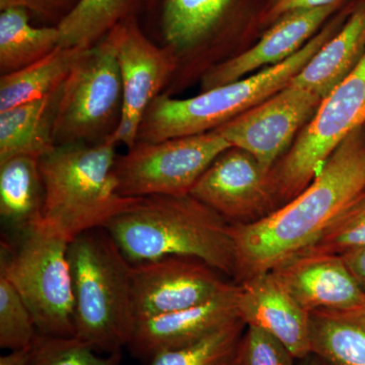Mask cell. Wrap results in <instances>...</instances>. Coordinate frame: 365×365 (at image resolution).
I'll return each mask as SVG.
<instances>
[{
  "label": "cell",
  "instance_id": "6da1fadb",
  "mask_svg": "<svg viewBox=\"0 0 365 365\" xmlns=\"http://www.w3.org/2000/svg\"><path fill=\"white\" fill-rule=\"evenodd\" d=\"M364 192V126L346 137L299 195L258 222L230 223L237 256L235 282L268 272L306 251Z\"/></svg>",
  "mask_w": 365,
  "mask_h": 365
},
{
  "label": "cell",
  "instance_id": "7a4b0ae2",
  "mask_svg": "<svg viewBox=\"0 0 365 365\" xmlns=\"http://www.w3.org/2000/svg\"><path fill=\"white\" fill-rule=\"evenodd\" d=\"M104 228L129 263L189 257L235 280L230 222L191 194L139 197Z\"/></svg>",
  "mask_w": 365,
  "mask_h": 365
},
{
  "label": "cell",
  "instance_id": "3957f363",
  "mask_svg": "<svg viewBox=\"0 0 365 365\" xmlns=\"http://www.w3.org/2000/svg\"><path fill=\"white\" fill-rule=\"evenodd\" d=\"M351 9V4L343 6L299 52L279 64L201 91L195 97L177 98L160 93L144 113L136 143H158L213 131L267 100L292 83L322 46L340 30Z\"/></svg>",
  "mask_w": 365,
  "mask_h": 365
},
{
  "label": "cell",
  "instance_id": "277c9868",
  "mask_svg": "<svg viewBox=\"0 0 365 365\" xmlns=\"http://www.w3.org/2000/svg\"><path fill=\"white\" fill-rule=\"evenodd\" d=\"M116 144L67 143L39 158L45 187L42 225L69 244L108 222L138 198L118 189Z\"/></svg>",
  "mask_w": 365,
  "mask_h": 365
},
{
  "label": "cell",
  "instance_id": "5b68a950",
  "mask_svg": "<svg viewBox=\"0 0 365 365\" xmlns=\"http://www.w3.org/2000/svg\"><path fill=\"white\" fill-rule=\"evenodd\" d=\"M76 337L102 354L122 352L134 319L131 263L105 228L78 235L68 246Z\"/></svg>",
  "mask_w": 365,
  "mask_h": 365
},
{
  "label": "cell",
  "instance_id": "8992f818",
  "mask_svg": "<svg viewBox=\"0 0 365 365\" xmlns=\"http://www.w3.org/2000/svg\"><path fill=\"white\" fill-rule=\"evenodd\" d=\"M16 241L1 242L0 274L18 290L38 333L76 335L69 242L42 225L19 235Z\"/></svg>",
  "mask_w": 365,
  "mask_h": 365
},
{
  "label": "cell",
  "instance_id": "52a82bcc",
  "mask_svg": "<svg viewBox=\"0 0 365 365\" xmlns=\"http://www.w3.org/2000/svg\"><path fill=\"white\" fill-rule=\"evenodd\" d=\"M365 125V54L319 104L311 121L269 175L279 208L313 182L336 148Z\"/></svg>",
  "mask_w": 365,
  "mask_h": 365
},
{
  "label": "cell",
  "instance_id": "ba28073f",
  "mask_svg": "<svg viewBox=\"0 0 365 365\" xmlns=\"http://www.w3.org/2000/svg\"><path fill=\"white\" fill-rule=\"evenodd\" d=\"M123 85L109 38L81 54L60 91L55 145L109 141L121 122Z\"/></svg>",
  "mask_w": 365,
  "mask_h": 365
},
{
  "label": "cell",
  "instance_id": "9c48e42d",
  "mask_svg": "<svg viewBox=\"0 0 365 365\" xmlns=\"http://www.w3.org/2000/svg\"><path fill=\"white\" fill-rule=\"evenodd\" d=\"M230 148L216 130L136 143L116 158L118 189L122 196L132 198L188 195L209 165Z\"/></svg>",
  "mask_w": 365,
  "mask_h": 365
},
{
  "label": "cell",
  "instance_id": "30bf717a",
  "mask_svg": "<svg viewBox=\"0 0 365 365\" xmlns=\"http://www.w3.org/2000/svg\"><path fill=\"white\" fill-rule=\"evenodd\" d=\"M107 37L114 46L123 85L121 122L109 141L128 150L136 143L148 106L174 78L177 62L170 50L146 35L138 16L120 23Z\"/></svg>",
  "mask_w": 365,
  "mask_h": 365
},
{
  "label": "cell",
  "instance_id": "8fae6325",
  "mask_svg": "<svg viewBox=\"0 0 365 365\" xmlns=\"http://www.w3.org/2000/svg\"><path fill=\"white\" fill-rule=\"evenodd\" d=\"M246 1L141 0L138 20L151 40L174 55L176 76L185 60L210 49L232 31Z\"/></svg>",
  "mask_w": 365,
  "mask_h": 365
},
{
  "label": "cell",
  "instance_id": "7c38bea8",
  "mask_svg": "<svg viewBox=\"0 0 365 365\" xmlns=\"http://www.w3.org/2000/svg\"><path fill=\"white\" fill-rule=\"evenodd\" d=\"M130 278L135 322L205 304L237 284L205 262L189 257L131 264Z\"/></svg>",
  "mask_w": 365,
  "mask_h": 365
},
{
  "label": "cell",
  "instance_id": "4fadbf2b",
  "mask_svg": "<svg viewBox=\"0 0 365 365\" xmlns=\"http://www.w3.org/2000/svg\"><path fill=\"white\" fill-rule=\"evenodd\" d=\"M322 98L290 83L267 100L215 129L230 143L256 158L270 174L294 143L297 131L313 118Z\"/></svg>",
  "mask_w": 365,
  "mask_h": 365
},
{
  "label": "cell",
  "instance_id": "5bb4252c",
  "mask_svg": "<svg viewBox=\"0 0 365 365\" xmlns=\"http://www.w3.org/2000/svg\"><path fill=\"white\" fill-rule=\"evenodd\" d=\"M268 173L253 155L237 148L223 151L191 190L230 223H252L277 209Z\"/></svg>",
  "mask_w": 365,
  "mask_h": 365
},
{
  "label": "cell",
  "instance_id": "9a60e30c",
  "mask_svg": "<svg viewBox=\"0 0 365 365\" xmlns=\"http://www.w3.org/2000/svg\"><path fill=\"white\" fill-rule=\"evenodd\" d=\"M349 0L282 16L260 39L237 56L223 60L201 76V91L246 78L262 67L279 64L299 52Z\"/></svg>",
  "mask_w": 365,
  "mask_h": 365
},
{
  "label": "cell",
  "instance_id": "2e32d148",
  "mask_svg": "<svg viewBox=\"0 0 365 365\" xmlns=\"http://www.w3.org/2000/svg\"><path fill=\"white\" fill-rule=\"evenodd\" d=\"M276 280L306 311H355L365 290L341 255H295L270 271Z\"/></svg>",
  "mask_w": 365,
  "mask_h": 365
},
{
  "label": "cell",
  "instance_id": "e0dca14e",
  "mask_svg": "<svg viewBox=\"0 0 365 365\" xmlns=\"http://www.w3.org/2000/svg\"><path fill=\"white\" fill-rule=\"evenodd\" d=\"M240 284L205 304L139 319L134 324L129 351L135 359L150 364L160 353L178 349L202 339L239 318Z\"/></svg>",
  "mask_w": 365,
  "mask_h": 365
},
{
  "label": "cell",
  "instance_id": "ac0fdd59",
  "mask_svg": "<svg viewBox=\"0 0 365 365\" xmlns=\"http://www.w3.org/2000/svg\"><path fill=\"white\" fill-rule=\"evenodd\" d=\"M239 284L237 309L247 326L270 334L297 359L312 353L309 312L295 302L270 271L252 276Z\"/></svg>",
  "mask_w": 365,
  "mask_h": 365
},
{
  "label": "cell",
  "instance_id": "d6986e66",
  "mask_svg": "<svg viewBox=\"0 0 365 365\" xmlns=\"http://www.w3.org/2000/svg\"><path fill=\"white\" fill-rule=\"evenodd\" d=\"M365 54V0L354 2L347 20L292 81L324 100L359 66Z\"/></svg>",
  "mask_w": 365,
  "mask_h": 365
},
{
  "label": "cell",
  "instance_id": "ffe728a7",
  "mask_svg": "<svg viewBox=\"0 0 365 365\" xmlns=\"http://www.w3.org/2000/svg\"><path fill=\"white\" fill-rule=\"evenodd\" d=\"M61 88L0 112V163L16 157L41 158L56 146L53 129Z\"/></svg>",
  "mask_w": 365,
  "mask_h": 365
},
{
  "label": "cell",
  "instance_id": "44dd1931",
  "mask_svg": "<svg viewBox=\"0 0 365 365\" xmlns=\"http://www.w3.org/2000/svg\"><path fill=\"white\" fill-rule=\"evenodd\" d=\"M45 187L39 158L16 157L0 163V216L16 235L42 225Z\"/></svg>",
  "mask_w": 365,
  "mask_h": 365
},
{
  "label": "cell",
  "instance_id": "7402d4cb",
  "mask_svg": "<svg viewBox=\"0 0 365 365\" xmlns=\"http://www.w3.org/2000/svg\"><path fill=\"white\" fill-rule=\"evenodd\" d=\"M86 50L59 46L31 66L0 76V112L58 91Z\"/></svg>",
  "mask_w": 365,
  "mask_h": 365
},
{
  "label": "cell",
  "instance_id": "603a6c76",
  "mask_svg": "<svg viewBox=\"0 0 365 365\" xmlns=\"http://www.w3.org/2000/svg\"><path fill=\"white\" fill-rule=\"evenodd\" d=\"M311 351L331 365H365V317L356 312L309 313Z\"/></svg>",
  "mask_w": 365,
  "mask_h": 365
},
{
  "label": "cell",
  "instance_id": "cb8c5ba5",
  "mask_svg": "<svg viewBox=\"0 0 365 365\" xmlns=\"http://www.w3.org/2000/svg\"><path fill=\"white\" fill-rule=\"evenodd\" d=\"M21 6L0 9V74L13 73L47 56L59 47L55 26H34Z\"/></svg>",
  "mask_w": 365,
  "mask_h": 365
},
{
  "label": "cell",
  "instance_id": "d4e9b609",
  "mask_svg": "<svg viewBox=\"0 0 365 365\" xmlns=\"http://www.w3.org/2000/svg\"><path fill=\"white\" fill-rule=\"evenodd\" d=\"M141 0H79L57 26L59 46L88 49L120 23L138 16Z\"/></svg>",
  "mask_w": 365,
  "mask_h": 365
},
{
  "label": "cell",
  "instance_id": "484cf974",
  "mask_svg": "<svg viewBox=\"0 0 365 365\" xmlns=\"http://www.w3.org/2000/svg\"><path fill=\"white\" fill-rule=\"evenodd\" d=\"M247 324L239 317L195 343L160 353L150 365H237Z\"/></svg>",
  "mask_w": 365,
  "mask_h": 365
},
{
  "label": "cell",
  "instance_id": "4316f807",
  "mask_svg": "<svg viewBox=\"0 0 365 365\" xmlns=\"http://www.w3.org/2000/svg\"><path fill=\"white\" fill-rule=\"evenodd\" d=\"M122 352L103 354L76 336L38 333L28 349L26 365H120Z\"/></svg>",
  "mask_w": 365,
  "mask_h": 365
},
{
  "label": "cell",
  "instance_id": "83f0119b",
  "mask_svg": "<svg viewBox=\"0 0 365 365\" xmlns=\"http://www.w3.org/2000/svg\"><path fill=\"white\" fill-rule=\"evenodd\" d=\"M37 335L30 309L11 281L0 274V347L9 351L28 350Z\"/></svg>",
  "mask_w": 365,
  "mask_h": 365
},
{
  "label": "cell",
  "instance_id": "f1b7e54d",
  "mask_svg": "<svg viewBox=\"0 0 365 365\" xmlns=\"http://www.w3.org/2000/svg\"><path fill=\"white\" fill-rule=\"evenodd\" d=\"M365 247V192L302 253L343 255ZM299 255V254H297Z\"/></svg>",
  "mask_w": 365,
  "mask_h": 365
},
{
  "label": "cell",
  "instance_id": "f546056e",
  "mask_svg": "<svg viewBox=\"0 0 365 365\" xmlns=\"http://www.w3.org/2000/svg\"><path fill=\"white\" fill-rule=\"evenodd\" d=\"M297 359L270 334L247 326L240 343L237 365H295Z\"/></svg>",
  "mask_w": 365,
  "mask_h": 365
},
{
  "label": "cell",
  "instance_id": "4dcf8cb0",
  "mask_svg": "<svg viewBox=\"0 0 365 365\" xmlns=\"http://www.w3.org/2000/svg\"><path fill=\"white\" fill-rule=\"evenodd\" d=\"M79 0H0V9L21 6L29 11L33 20L45 26H57L71 13Z\"/></svg>",
  "mask_w": 365,
  "mask_h": 365
},
{
  "label": "cell",
  "instance_id": "1f68e13d",
  "mask_svg": "<svg viewBox=\"0 0 365 365\" xmlns=\"http://www.w3.org/2000/svg\"><path fill=\"white\" fill-rule=\"evenodd\" d=\"M344 0H263L258 19V28L265 31L282 16L294 11L330 6Z\"/></svg>",
  "mask_w": 365,
  "mask_h": 365
},
{
  "label": "cell",
  "instance_id": "d6a6232c",
  "mask_svg": "<svg viewBox=\"0 0 365 365\" xmlns=\"http://www.w3.org/2000/svg\"><path fill=\"white\" fill-rule=\"evenodd\" d=\"M353 276L365 290V247L341 255Z\"/></svg>",
  "mask_w": 365,
  "mask_h": 365
},
{
  "label": "cell",
  "instance_id": "836d02e7",
  "mask_svg": "<svg viewBox=\"0 0 365 365\" xmlns=\"http://www.w3.org/2000/svg\"><path fill=\"white\" fill-rule=\"evenodd\" d=\"M28 350L21 351H9L0 357V365H26Z\"/></svg>",
  "mask_w": 365,
  "mask_h": 365
},
{
  "label": "cell",
  "instance_id": "e575fe53",
  "mask_svg": "<svg viewBox=\"0 0 365 365\" xmlns=\"http://www.w3.org/2000/svg\"><path fill=\"white\" fill-rule=\"evenodd\" d=\"M297 365H331L325 360L322 359L318 355L314 353H309V355L304 356V359H297Z\"/></svg>",
  "mask_w": 365,
  "mask_h": 365
},
{
  "label": "cell",
  "instance_id": "d590c367",
  "mask_svg": "<svg viewBox=\"0 0 365 365\" xmlns=\"http://www.w3.org/2000/svg\"><path fill=\"white\" fill-rule=\"evenodd\" d=\"M351 312H356V313L362 314V316L365 317V297H364V302H362V304H360V306L359 307H357V309H355V311H351Z\"/></svg>",
  "mask_w": 365,
  "mask_h": 365
},
{
  "label": "cell",
  "instance_id": "8d00e7d4",
  "mask_svg": "<svg viewBox=\"0 0 365 365\" xmlns=\"http://www.w3.org/2000/svg\"><path fill=\"white\" fill-rule=\"evenodd\" d=\"M364 129H365V125H364Z\"/></svg>",
  "mask_w": 365,
  "mask_h": 365
}]
</instances>
